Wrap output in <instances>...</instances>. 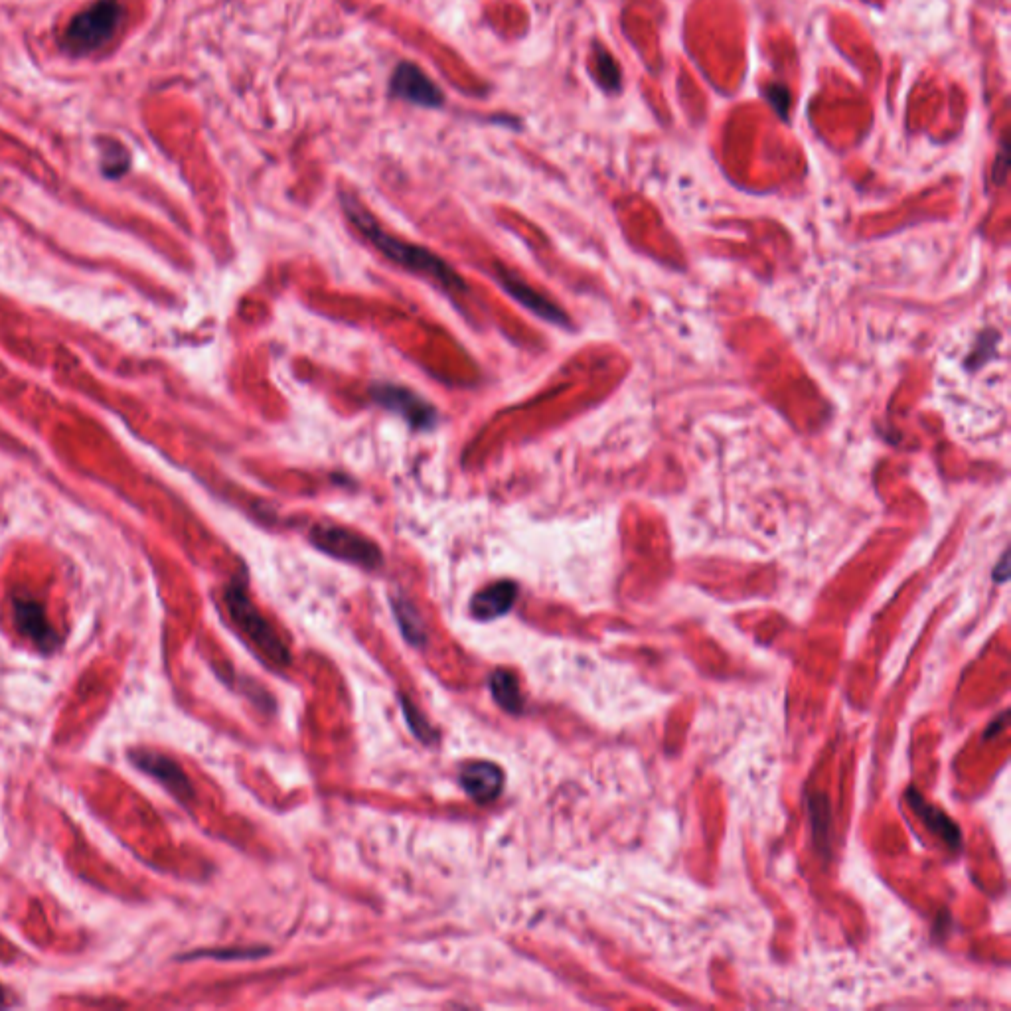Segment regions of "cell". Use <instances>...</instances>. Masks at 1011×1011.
<instances>
[{"mask_svg":"<svg viewBox=\"0 0 1011 1011\" xmlns=\"http://www.w3.org/2000/svg\"><path fill=\"white\" fill-rule=\"evenodd\" d=\"M518 597V585L514 581H498L478 591L470 601V615L478 621H494L510 613Z\"/></svg>","mask_w":1011,"mask_h":1011,"instance_id":"obj_11","label":"cell"},{"mask_svg":"<svg viewBox=\"0 0 1011 1011\" xmlns=\"http://www.w3.org/2000/svg\"><path fill=\"white\" fill-rule=\"evenodd\" d=\"M595 68H597L599 83L607 91L621 89V70H619V64L615 62V58L603 46L595 48Z\"/></svg>","mask_w":1011,"mask_h":1011,"instance_id":"obj_15","label":"cell"},{"mask_svg":"<svg viewBox=\"0 0 1011 1011\" xmlns=\"http://www.w3.org/2000/svg\"><path fill=\"white\" fill-rule=\"evenodd\" d=\"M461 786L467 790L468 796L480 804L492 802L500 796L504 788V773L498 765L488 761L467 763L461 771Z\"/></svg>","mask_w":1011,"mask_h":1011,"instance_id":"obj_10","label":"cell"},{"mask_svg":"<svg viewBox=\"0 0 1011 1011\" xmlns=\"http://www.w3.org/2000/svg\"><path fill=\"white\" fill-rule=\"evenodd\" d=\"M401 703H403L405 719H407L409 727L413 729V733H415L421 741L431 743V741H433V737H435V733H433V729L429 727V723L425 721V717H423V715H421V713H419V711H417V709H415L409 701L405 700V698L401 700Z\"/></svg>","mask_w":1011,"mask_h":1011,"instance_id":"obj_16","label":"cell"},{"mask_svg":"<svg viewBox=\"0 0 1011 1011\" xmlns=\"http://www.w3.org/2000/svg\"><path fill=\"white\" fill-rule=\"evenodd\" d=\"M4 998H6V996H4V990H2V986H0V1006H4Z\"/></svg>","mask_w":1011,"mask_h":1011,"instance_id":"obj_18","label":"cell"},{"mask_svg":"<svg viewBox=\"0 0 1011 1011\" xmlns=\"http://www.w3.org/2000/svg\"><path fill=\"white\" fill-rule=\"evenodd\" d=\"M119 0H95L78 12L64 30L62 50L72 56H87L103 48L117 32L123 20Z\"/></svg>","mask_w":1011,"mask_h":1011,"instance_id":"obj_2","label":"cell"},{"mask_svg":"<svg viewBox=\"0 0 1011 1011\" xmlns=\"http://www.w3.org/2000/svg\"><path fill=\"white\" fill-rule=\"evenodd\" d=\"M226 605H228V611H230L235 624L249 636V640L255 642V646L259 650H263V654L267 658H271L273 662L283 664V666L291 662L289 648L279 638L277 630L259 613V609L251 603V599L247 595V589L241 583H234V585L228 587V591H226Z\"/></svg>","mask_w":1011,"mask_h":1011,"instance_id":"obj_3","label":"cell"},{"mask_svg":"<svg viewBox=\"0 0 1011 1011\" xmlns=\"http://www.w3.org/2000/svg\"><path fill=\"white\" fill-rule=\"evenodd\" d=\"M389 95L427 109L445 105L443 89L413 62H399L395 66L389 81Z\"/></svg>","mask_w":1011,"mask_h":1011,"instance_id":"obj_5","label":"cell"},{"mask_svg":"<svg viewBox=\"0 0 1011 1011\" xmlns=\"http://www.w3.org/2000/svg\"><path fill=\"white\" fill-rule=\"evenodd\" d=\"M498 283L502 285V289L514 299L518 301L522 307H526L528 311L538 314L540 318H544L547 322L555 324V326H567L569 324V318L565 316V312L561 311L557 305H553L549 299L542 297L538 291H534L528 283H524L518 275L510 273V271H504L500 269L498 271Z\"/></svg>","mask_w":1011,"mask_h":1011,"instance_id":"obj_9","label":"cell"},{"mask_svg":"<svg viewBox=\"0 0 1011 1011\" xmlns=\"http://www.w3.org/2000/svg\"><path fill=\"white\" fill-rule=\"evenodd\" d=\"M370 393L378 405L403 417V421L413 429L427 431L435 425L437 411L411 389L401 388L395 384H374Z\"/></svg>","mask_w":1011,"mask_h":1011,"instance_id":"obj_6","label":"cell"},{"mask_svg":"<svg viewBox=\"0 0 1011 1011\" xmlns=\"http://www.w3.org/2000/svg\"><path fill=\"white\" fill-rule=\"evenodd\" d=\"M312 545L320 549L322 553L364 567V569H378L384 563V553L376 542L368 540L360 532L342 528V526H330V524H320L311 530Z\"/></svg>","mask_w":1011,"mask_h":1011,"instance_id":"obj_4","label":"cell"},{"mask_svg":"<svg viewBox=\"0 0 1011 1011\" xmlns=\"http://www.w3.org/2000/svg\"><path fill=\"white\" fill-rule=\"evenodd\" d=\"M12 609H14V623L18 626L20 634H24L38 648L52 650L60 644V636L52 628L40 603H36L30 597L16 595L12 601Z\"/></svg>","mask_w":1011,"mask_h":1011,"instance_id":"obj_7","label":"cell"},{"mask_svg":"<svg viewBox=\"0 0 1011 1011\" xmlns=\"http://www.w3.org/2000/svg\"><path fill=\"white\" fill-rule=\"evenodd\" d=\"M340 204L348 220L360 230L378 251H382L391 261L401 265L403 269L423 275L425 279H431L437 283L441 289L451 291V293H461L467 289L463 279L455 273L453 267H449L439 255L429 251L427 247L397 239L393 235L386 234L380 224L374 220V216L358 202L348 192H340Z\"/></svg>","mask_w":1011,"mask_h":1011,"instance_id":"obj_1","label":"cell"},{"mask_svg":"<svg viewBox=\"0 0 1011 1011\" xmlns=\"http://www.w3.org/2000/svg\"><path fill=\"white\" fill-rule=\"evenodd\" d=\"M913 808H915V812H919L927 820V824L933 828L938 836H942L946 842L958 846V842H960L958 840V828L952 826L950 820L944 814H940L933 806L925 804L919 794H917V798H913Z\"/></svg>","mask_w":1011,"mask_h":1011,"instance_id":"obj_14","label":"cell"},{"mask_svg":"<svg viewBox=\"0 0 1011 1011\" xmlns=\"http://www.w3.org/2000/svg\"><path fill=\"white\" fill-rule=\"evenodd\" d=\"M131 761L145 773H149L151 777L156 778L170 794H174L180 802H188L194 792H192V784L190 780L184 775V771L174 763L170 761L168 757L164 755H158L155 751H147V749H141V751H133L131 753Z\"/></svg>","mask_w":1011,"mask_h":1011,"instance_id":"obj_8","label":"cell"},{"mask_svg":"<svg viewBox=\"0 0 1011 1011\" xmlns=\"http://www.w3.org/2000/svg\"><path fill=\"white\" fill-rule=\"evenodd\" d=\"M393 611H395V619L401 626L403 636L411 644H417V646L425 644V628H423L421 617L415 611V607L409 605L405 599H397V601H393Z\"/></svg>","mask_w":1011,"mask_h":1011,"instance_id":"obj_13","label":"cell"},{"mask_svg":"<svg viewBox=\"0 0 1011 1011\" xmlns=\"http://www.w3.org/2000/svg\"><path fill=\"white\" fill-rule=\"evenodd\" d=\"M767 99L771 101V105L775 107L778 115L782 119H786V111H788V105H790V93H788V89L782 83H771L767 87Z\"/></svg>","mask_w":1011,"mask_h":1011,"instance_id":"obj_17","label":"cell"},{"mask_svg":"<svg viewBox=\"0 0 1011 1011\" xmlns=\"http://www.w3.org/2000/svg\"><path fill=\"white\" fill-rule=\"evenodd\" d=\"M490 690L496 703L508 713H522L524 698L520 692V682L510 670H496L490 676Z\"/></svg>","mask_w":1011,"mask_h":1011,"instance_id":"obj_12","label":"cell"}]
</instances>
